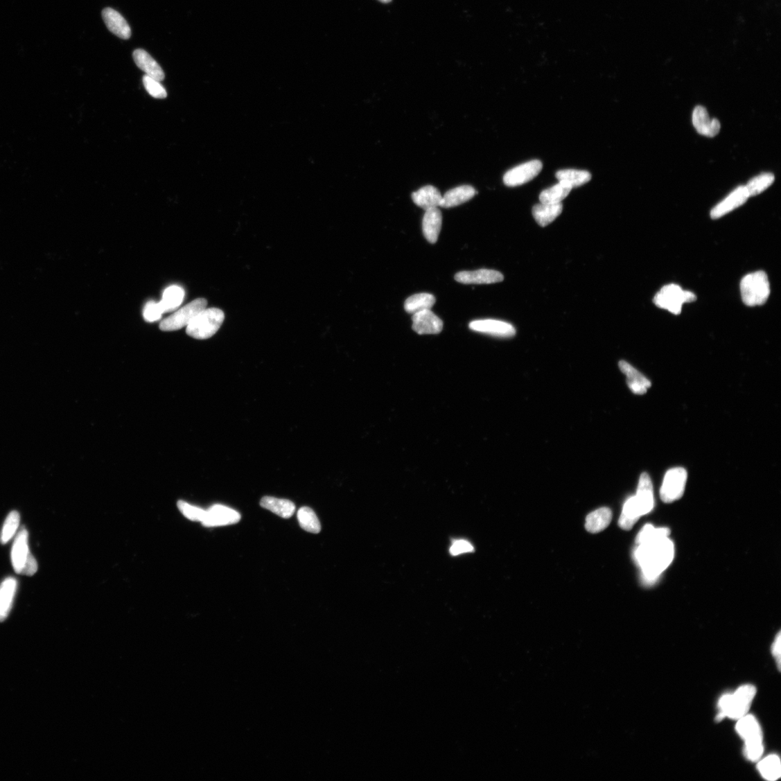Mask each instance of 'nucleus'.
I'll return each mask as SVG.
<instances>
[{
	"label": "nucleus",
	"mask_w": 781,
	"mask_h": 781,
	"mask_svg": "<svg viewBox=\"0 0 781 781\" xmlns=\"http://www.w3.org/2000/svg\"><path fill=\"white\" fill-rule=\"evenodd\" d=\"M143 86L149 94L156 98H165L168 96L167 91L161 85L160 82L155 79L144 76L143 78Z\"/></svg>",
	"instance_id": "obj_38"
},
{
	"label": "nucleus",
	"mask_w": 781,
	"mask_h": 781,
	"mask_svg": "<svg viewBox=\"0 0 781 781\" xmlns=\"http://www.w3.org/2000/svg\"><path fill=\"white\" fill-rule=\"evenodd\" d=\"M687 480V472L683 468H675L665 475L660 491L664 503H672L683 497Z\"/></svg>",
	"instance_id": "obj_8"
},
{
	"label": "nucleus",
	"mask_w": 781,
	"mask_h": 781,
	"mask_svg": "<svg viewBox=\"0 0 781 781\" xmlns=\"http://www.w3.org/2000/svg\"><path fill=\"white\" fill-rule=\"evenodd\" d=\"M543 164L539 160H532L509 170L504 176L507 186L516 187L534 179L541 172Z\"/></svg>",
	"instance_id": "obj_9"
},
{
	"label": "nucleus",
	"mask_w": 781,
	"mask_h": 781,
	"mask_svg": "<svg viewBox=\"0 0 781 781\" xmlns=\"http://www.w3.org/2000/svg\"><path fill=\"white\" fill-rule=\"evenodd\" d=\"M572 188L563 182L559 184L546 190L540 195V201L542 204H561L564 198L570 193Z\"/></svg>",
	"instance_id": "obj_32"
},
{
	"label": "nucleus",
	"mask_w": 781,
	"mask_h": 781,
	"mask_svg": "<svg viewBox=\"0 0 781 781\" xmlns=\"http://www.w3.org/2000/svg\"><path fill=\"white\" fill-rule=\"evenodd\" d=\"M635 556L644 578L654 580L672 563L674 556V544L669 537L639 544Z\"/></svg>",
	"instance_id": "obj_1"
},
{
	"label": "nucleus",
	"mask_w": 781,
	"mask_h": 781,
	"mask_svg": "<svg viewBox=\"0 0 781 781\" xmlns=\"http://www.w3.org/2000/svg\"><path fill=\"white\" fill-rule=\"evenodd\" d=\"M21 522L20 514L17 511H12L8 515V517L4 523L1 536H0V542L2 544H7L15 536L19 529Z\"/></svg>",
	"instance_id": "obj_36"
},
{
	"label": "nucleus",
	"mask_w": 781,
	"mask_h": 781,
	"mask_svg": "<svg viewBox=\"0 0 781 781\" xmlns=\"http://www.w3.org/2000/svg\"><path fill=\"white\" fill-rule=\"evenodd\" d=\"M207 307L204 298H198L184 307L179 308L167 319H164L159 328L163 331H173L187 326L196 315Z\"/></svg>",
	"instance_id": "obj_7"
},
{
	"label": "nucleus",
	"mask_w": 781,
	"mask_h": 781,
	"mask_svg": "<svg viewBox=\"0 0 781 781\" xmlns=\"http://www.w3.org/2000/svg\"><path fill=\"white\" fill-rule=\"evenodd\" d=\"M178 507L186 518L193 521L202 522L206 512V511L200 508L191 506L182 501L178 502Z\"/></svg>",
	"instance_id": "obj_39"
},
{
	"label": "nucleus",
	"mask_w": 781,
	"mask_h": 781,
	"mask_svg": "<svg viewBox=\"0 0 781 781\" xmlns=\"http://www.w3.org/2000/svg\"><path fill=\"white\" fill-rule=\"evenodd\" d=\"M563 211L562 204H537L533 208V215L541 227H546L553 222Z\"/></svg>",
	"instance_id": "obj_28"
},
{
	"label": "nucleus",
	"mask_w": 781,
	"mask_h": 781,
	"mask_svg": "<svg viewBox=\"0 0 781 781\" xmlns=\"http://www.w3.org/2000/svg\"><path fill=\"white\" fill-rule=\"evenodd\" d=\"M11 561L12 568L17 574L30 577L38 571V563L30 552L28 533L25 527H22L15 536L12 547Z\"/></svg>",
	"instance_id": "obj_5"
},
{
	"label": "nucleus",
	"mask_w": 781,
	"mask_h": 781,
	"mask_svg": "<svg viewBox=\"0 0 781 781\" xmlns=\"http://www.w3.org/2000/svg\"><path fill=\"white\" fill-rule=\"evenodd\" d=\"M442 226V213L439 208H432L425 210L423 216L422 229L423 235L431 244H435L441 232Z\"/></svg>",
	"instance_id": "obj_18"
},
{
	"label": "nucleus",
	"mask_w": 781,
	"mask_h": 781,
	"mask_svg": "<svg viewBox=\"0 0 781 781\" xmlns=\"http://www.w3.org/2000/svg\"><path fill=\"white\" fill-rule=\"evenodd\" d=\"M412 329L419 335H438L443 330L444 323L430 310L415 313L412 315Z\"/></svg>",
	"instance_id": "obj_10"
},
{
	"label": "nucleus",
	"mask_w": 781,
	"mask_h": 781,
	"mask_svg": "<svg viewBox=\"0 0 781 781\" xmlns=\"http://www.w3.org/2000/svg\"><path fill=\"white\" fill-rule=\"evenodd\" d=\"M671 531L669 528H656L652 525H646L637 537L638 544L650 542L662 537H669Z\"/></svg>",
	"instance_id": "obj_37"
},
{
	"label": "nucleus",
	"mask_w": 781,
	"mask_h": 781,
	"mask_svg": "<svg viewBox=\"0 0 781 781\" xmlns=\"http://www.w3.org/2000/svg\"><path fill=\"white\" fill-rule=\"evenodd\" d=\"M780 633L779 631L772 646V653L776 660L778 669L780 670Z\"/></svg>",
	"instance_id": "obj_42"
},
{
	"label": "nucleus",
	"mask_w": 781,
	"mask_h": 781,
	"mask_svg": "<svg viewBox=\"0 0 781 781\" xmlns=\"http://www.w3.org/2000/svg\"><path fill=\"white\" fill-rule=\"evenodd\" d=\"M761 775L768 780H776L781 775L780 758L776 755H771L762 760L757 766Z\"/></svg>",
	"instance_id": "obj_33"
},
{
	"label": "nucleus",
	"mask_w": 781,
	"mask_h": 781,
	"mask_svg": "<svg viewBox=\"0 0 781 781\" xmlns=\"http://www.w3.org/2000/svg\"><path fill=\"white\" fill-rule=\"evenodd\" d=\"M692 123L698 134L713 138L717 137L721 130V123L716 119H710L707 109L703 106H696L692 114Z\"/></svg>",
	"instance_id": "obj_16"
},
{
	"label": "nucleus",
	"mask_w": 781,
	"mask_h": 781,
	"mask_svg": "<svg viewBox=\"0 0 781 781\" xmlns=\"http://www.w3.org/2000/svg\"><path fill=\"white\" fill-rule=\"evenodd\" d=\"M611 520L612 511L609 508L598 509L588 515L586 523V529L591 534L600 533L608 527Z\"/></svg>",
	"instance_id": "obj_26"
},
{
	"label": "nucleus",
	"mask_w": 781,
	"mask_h": 781,
	"mask_svg": "<svg viewBox=\"0 0 781 781\" xmlns=\"http://www.w3.org/2000/svg\"><path fill=\"white\" fill-rule=\"evenodd\" d=\"M619 367L621 371L626 376V384L629 389L634 394H644L648 389L651 387V380H648L626 361L621 360L619 363Z\"/></svg>",
	"instance_id": "obj_17"
},
{
	"label": "nucleus",
	"mask_w": 781,
	"mask_h": 781,
	"mask_svg": "<svg viewBox=\"0 0 781 781\" xmlns=\"http://www.w3.org/2000/svg\"><path fill=\"white\" fill-rule=\"evenodd\" d=\"M750 198L745 186H739L731 192L721 202L714 207L710 216L713 220L719 219L728 213L742 206Z\"/></svg>",
	"instance_id": "obj_13"
},
{
	"label": "nucleus",
	"mask_w": 781,
	"mask_h": 781,
	"mask_svg": "<svg viewBox=\"0 0 781 781\" xmlns=\"http://www.w3.org/2000/svg\"><path fill=\"white\" fill-rule=\"evenodd\" d=\"M260 504L263 508L286 519L291 518L295 511V506L291 501L272 496L263 497Z\"/></svg>",
	"instance_id": "obj_25"
},
{
	"label": "nucleus",
	"mask_w": 781,
	"mask_h": 781,
	"mask_svg": "<svg viewBox=\"0 0 781 781\" xmlns=\"http://www.w3.org/2000/svg\"><path fill=\"white\" fill-rule=\"evenodd\" d=\"M436 304V298L428 293L415 294L408 297L405 303L407 313L414 314L425 310H430Z\"/></svg>",
	"instance_id": "obj_31"
},
{
	"label": "nucleus",
	"mask_w": 781,
	"mask_h": 781,
	"mask_svg": "<svg viewBox=\"0 0 781 781\" xmlns=\"http://www.w3.org/2000/svg\"><path fill=\"white\" fill-rule=\"evenodd\" d=\"M240 519L237 511L222 505H214L206 511L202 523L207 527L224 526L236 524Z\"/></svg>",
	"instance_id": "obj_11"
},
{
	"label": "nucleus",
	"mask_w": 781,
	"mask_h": 781,
	"mask_svg": "<svg viewBox=\"0 0 781 781\" xmlns=\"http://www.w3.org/2000/svg\"><path fill=\"white\" fill-rule=\"evenodd\" d=\"M696 295L674 284L664 286L655 296L654 304L660 308L678 315L685 304L696 301Z\"/></svg>",
	"instance_id": "obj_6"
},
{
	"label": "nucleus",
	"mask_w": 781,
	"mask_h": 781,
	"mask_svg": "<svg viewBox=\"0 0 781 781\" xmlns=\"http://www.w3.org/2000/svg\"><path fill=\"white\" fill-rule=\"evenodd\" d=\"M103 18L107 28L114 35L126 40L131 37V29L122 15L110 8L103 11Z\"/></svg>",
	"instance_id": "obj_19"
},
{
	"label": "nucleus",
	"mask_w": 781,
	"mask_h": 781,
	"mask_svg": "<svg viewBox=\"0 0 781 781\" xmlns=\"http://www.w3.org/2000/svg\"><path fill=\"white\" fill-rule=\"evenodd\" d=\"M477 194L476 190L468 185L460 186L448 191L440 204L441 208H453L470 201Z\"/></svg>",
	"instance_id": "obj_23"
},
{
	"label": "nucleus",
	"mask_w": 781,
	"mask_h": 781,
	"mask_svg": "<svg viewBox=\"0 0 781 781\" xmlns=\"http://www.w3.org/2000/svg\"><path fill=\"white\" fill-rule=\"evenodd\" d=\"M297 519L301 527L309 533L317 534L322 529L321 523L313 509L305 507L297 512Z\"/></svg>",
	"instance_id": "obj_34"
},
{
	"label": "nucleus",
	"mask_w": 781,
	"mask_h": 781,
	"mask_svg": "<svg viewBox=\"0 0 781 781\" xmlns=\"http://www.w3.org/2000/svg\"><path fill=\"white\" fill-rule=\"evenodd\" d=\"M413 202L425 211L439 208L442 200L440 191L432 186H424L412 194Z\"/></svg>",
	"instance_id": "obj_24"
},
{
	"label": "nucleus",
	"mask_w": 781,
	"mask_h": 781,
	"mask_svg": "<svg viewBox=\"0 0 781 781\" xmlns=\"http://www.w3.org/2000/svg\"><path fill=\"white\" fill-rule=\"evenodd\" d=\"M737 733L744 740L746 746L763 744V735L757 720L752 714H746L738 720Z\"/></svg>",
	"instance_id": "obj_15"
},
{
	"label": "nucleus",
	"mask_w": 781,
	"mask_h": 781,
	"mask_svg": "<svg viewBox=\"0 0 781 781\" xmlns=\"http://www.w3.org/2000/svg\"><path fill=\"white\" fill-rule=\"evenodd\" d=\"M134 61L138 67L145 72L146 76L161 82L164 79L165 75L157 62L143 49H136L134 52Z\"/></svg>",
	"instance_id": "obj_22"
},
{
	"label": "nucleus",
	"mask_w": 781,
	"mask_h": 781,
	"mask_svg": "<svg viewBox=\"0 0 781 781\" xmlns=\"http://www.w3.org/2000/svg\"><path fill=\"white\" fill-rule=\"evenodd\" d=\"M756 692V688L753 685H746L738 688L733 694L723 695L719 702V713L717 720L721 721L726 717L739 720L746 716Z\"/></svg>",
	"instance_id": "obj_2"
},
{
	"label": "nucleus",
	"mask_w": 781,
	"mask_h": 781,
	"mask_svg": "<svg viewBox=\"0 0 781 781\" xmlns=\"http://www.w3.org/2000/svg\"><path fill=\"white\" fill-rule=\"evenodd\" d=\"M772 173H763L751 179L745 186L750 197L755 196L767 190L774 182Z\"/></svg>",
	"instance_id": "obj_35"
},
{
	"label": "nucleus",
	"mask_w": 781,
	"mask_h": 781,
	"mask_svg": "<svg viewBox=\"0 0 781 781\" xmlns=\"http://www.w3.org/2000/svg\"><path fill=\"white\" fill-rule=\"evenodd\" d=\"M471 330L496 337L510 338L516 335V329L510 324L497 320H477L469 324Z\"/></svg>",
	"instance_id": "obj_12"
},
{
	"label": "nucleus",
	"mask_w": 781,
	"mask_h": 781,
	"mask_svg": "<svg viewBox=\"0 0 781 781\" xmlns=\"http://www.w3.org/2000/svg\"><path fill=\"white\" fill-rule=\"evenodd\" d=\"M635 498L642 515L652 511L654 507L653 488L651 477L646 473L640 477Z\"/></svg>",
	"instance_id": "obj_20"
},
{
	"label": "nucleus",
	"mask_w": 781,
	"mask_h": 781,
	"mask_svg": "<svg viewBox=\"0 0 781 781\" xmlns=\"http://www.w3.org/2000/svg\"><path fill=\"white\" fill-rule=\"evenodd\" d=\"M379 1L383 3H389L392 1V0H379Z\"/></svg>",
	"instance_id": "obj_43"
},
{
	"label": "nucleus",
	"mask_w": 781,
	"mask_h": 781,
	"mask_svg": "<svg viewBox=\"0 0 781 781\" xmlns=\"http://www.w3.org/2000/svg\"><path fill=\"white\" fill-rule=\"evenodd\" d=\"M556 177L559 182H563L572 189L588 184L591 180V174L586 170H563L558 171Z\"/></svg>",
	"instance_id": "obj_30"
},
{
	"label": "nucleus",
	"mask_w": 781,
	"mask_h": 781,
	"mask_svg": "<svg viewBox=\"0 0 781 781\" xmlns=\"http://www.w3.org/2000/svg\"><path fill=\"white\" fill-rule=\"evenodd\" d=\"M450 552L453 556H458L462 554L473 552L474 547L468 541L458 540L453 543Z\"/></svg>",
	"instance_id": "obj_41"
},
{
	"label": "nucleus",
	"mask_w": 781,
	"mask_h": 781,
	"mask_svg": "<svg viewBox=\"0 0 781 781\" xmlns=\"http://www.w3.org/2000/svg\"><path fill=\"white\" fill-rule=\"evenodd\" d=\"M741 298L747 306H762L771 294L770 282L766 272H756L745 276L740 285Z\"/></svg>",
	"instance_id": "obj_3"
},
{
	"label": "nucleus",
	"mask_w": 781,
	"mask_h": 781,
	"mask_svg": "<svg viewBox=\"0 0 781 781\" xmlns=\"http://www.w3.org/2000/svg\"><path fill=\"white\" fill-rule=\"evenodd\" d=\"M455 279L464 285H489L504 280L500 272L491 270H479L473 272H460L455 274Z\"/></svg>",
	"instance_id": "obj_14"
},
{
	"label": "nucleus",
	"mask_w": 781,
	"mask_h": 781,
	"mask_svg": "<svg viewBox=\"0 0 781 781\" xmlns=\"http://www.w3.org/2000/svg\"><path fill=\"white\" fill-rule=\"evenodd\" d=\"M161 306L155 301L148 302L143 310V318L146 322L153 323L159 321L163 314Z\"/></svg>",
	"instance_id": "obj_40"
},
{
	"label": "nucleus",
	"mask_w": 781,
	"mask_h": 781,
	"mask_svg": "<svg viewBox=\"0 0 781 781\" xmlns=\"http://www.w3.org/2000/svg\"><path fill=\"white\" fill-rule=\"evenodd\" d=\"M642 516L643 515L635 495L630 497L624 505L619 520L620 527L624 530H630Z\"/></svg>",
	"instance_id": "obj_27"
},
{
	"label": "nucleus",
	"mask_w": 781,
	"mask_h": 781,
	"mask_svg": "<svg viewBox=\"0 0 781 781\" xmlns=\"http://www.w3.org/2000/svg\"><path fill=\"white\" fill-rule=\"evenodd\" d=\"M17 588L18 581L13 577L6 578L0 585V622L7 620Z\"/></svg>",
	"instance_id": "obj_21"
},
{
	"label": "nucleus",
	"mask_w": 781,
	"mask_h": 781,
	"mask_svg": "<svg viewBox=\"0 0 781 781\" xmlns=\"http://www.w3.org/2000/svg\"><path fill=\"white\" fill-rule=\"evenodd\" d=\"M225 318V313L222 310L216 308H205L187 326L186 333L196 340L209 339L217 333Z\"/></svg>",
	"instance_id": "obj_4"
},
{
	"label": "nucleus",
	"mask_w": 781,
	"mask_h": 781,
	"mask_svg": "<svg viewBox=\"0 0 781 781\" xmlns=\"http://www.w3.org/2000/svg\"><path fill=\"white\" fill-rule=\"evenodd\" d=\"M185 291L179 286H171L166 289L163 293L159 304L163 313H170L177 310L184 301Z\"/></svg>",
	"instance_id": "obj_29"
}]
</instances>
